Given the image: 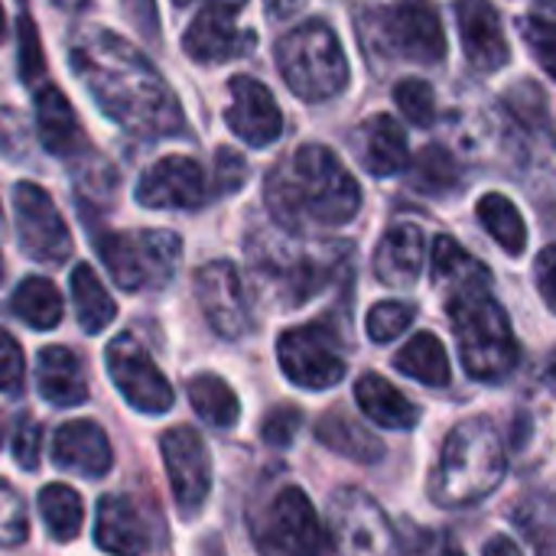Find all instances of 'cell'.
Instances as JSON below:
<instances>
[{
    "label": "cell",
    "instance_id": "cell-45",
    "mask_svg": "<svg viewBox=\"0 0 556 556\" xmlns=\"http://www.w3.org/2000/svg\"><path fill=\"white\" fill-rule=\"evenodd\" d=\"M534 280H538V290L547 303V309L556 313V244L544 248L534 261Z\"/></svg>",
    "mask_w": 556,
    "mask_h": 556
},
{
    "label": "cell",
    "instance_id": "cell-43",
    "mask_svg": "<svg viewBox=\"0 0 556 556\" xmlns=\"http://www.w3.org/2000/svg\"><path fill=\"white\" fill-rule=\"evenodd\" d=\"M39 450H42V427L33 417L20 420L16 437H13V459H16V466L26 469V472H36L39 469Z\"/></svg>",
    "mask_w": 556,
    "mask_h": 556
},
{
    "label": "cell",
    "instance_id": "cell-46",
    "mask_svg": "<svg viewBox=\"0 0 556 556\" xmlns=\"http://www.w3.org/2000/svg\"><path fill=\"white\" fill-rule=\"evenodd\" d=\"M124 10L130 13V20L137 23V29L147 39L156 36V7H153V0H124Z\"/></svg>",
    "mask_w": 556,
    "mask_h": 556
},
{
    "label": "cell",
    "instance_id": "cell-21",
    "mask_svg": "<svg viewBox=\"0 0 556 556\" xmlns=\"http://www.w3.org/2000/svg\"><path fill=\"white\" fill-rule=\"evenodd\" d=\"M36 130L42 147L62 160H75L88 150V140L68 98L52 81L36 85Z\"/></svg>",
    "mask_w": 556,
    "mask_h": 556
},
{
    "label": "cell",
    "instance_id": "cell-30",
    "mask_svg": "<svg viewBox=\"0 0 556 556\" xmlns=\"http://www.w3.org/2000/svg\"><path fill=\"white\" fill-rule=\"evenodd\" d=\"M365 166L375 176H394L407 166V137L391 114H378L365 130Z\"/></svg>",
    "mask_w": 556,
    "mask_h": 556
},
{
    "label": "cell",
    "instance_id": "cell-8",
    "mask_svg": "<svg viewBox=\"0 0 556 556\" xmlns=\"http://www.w3.org/2000/svg\"><path fill=\"white\" fill-rule=\"evenodd\" d=\"M329 525L332 544L342 556H397V534L384 508L358 489H339L332 495Z\"/></svg>",
    "mask_w": 556,
    "mask_h": 556
},
{
    "label": "cell",
    "instance_id": "cell-9",
    "mask_svg": "<svg viewBox=\"0 0 556 556\" xmlns=\"http://www.w3.org/2000/svg\"><path fill=\"white\" fill-rule=\"evenodd\" d=\"M277 358L283 375L306 391H326L345 378V358L339 355V342L323 323L287 329L277 339Z\"/></svg>",
    "mask_w": 556,
    "mask_h": 556
},
{
    "label": "cell",
    "instance_id": "cell-1",
    "mask_svg": "<svg viewBox=\"0 0 556 556\" xmlns=\"http://www.w3.org/2000/svg\"><path fill=\"white\" fill-rule=\"evenodd\" d=\"M68 62L94 104L143 140L176 137L186 130L182 108L160 72L127 39L108 29H85L68 49Z\"/></svg>",
    "mask_w": 556,
    "mask_h": 556
},
{
    "label": "cell",
    "instance_id": "cell-39",
    "mask_svg": "<svg viewBox=\"0 0 556 556\" xmlns=\"http://www.w3.org/2000/svg\"><path fill=\"white\" fill-rule=\"evenodd\" d=\"M23 384H26V358H23V349H20V342L7 329H0V394L20 397L23 394Z\"/></svg>",
    "mask_w": 556,
    "mask_h": 556
},
{
    "label": "cell",
    "instance_id": "cell-37",
    "mask_svg": "<svg viewBox=\"0 0 556 556\" xmlns=\"http://www.w3.org/2000/svg\"><path fill=\"white\" fill-rule=\"evenodd\" d=\"M417 309L410 303H397V300H388V303H378L371 306L368 313V339L371 342H394L401 332H407V326L414 323Z\"/></svg>",
    "mask_w": 556,
    "mask_h": 556
},
{
    "label": "cell",
    "instance_id": "cell-55",
    "mask_svg": "<svg viewBox=\"0 0 556 556\" xmlns=\"http://www.w3.org/2000/svg\"><path fill=\"white\" fill-rule=\"evenodd\" d=\"M0 443H3V433H0Z\"/></svg>",
    "mask_w": 556,
    "mask_h": 556
},
{
    "label": "cell",
    "instance_id": "cell-13",
    "mask_svg": "<svg viewBox=\"0 0 556 556\" xmlns=\"http://www.w3.org/2000/svg\"><path fill=\"white\" fill-rule=\"evenodd\" d=\"M267 538L274 551L283 556H332V534L323 528L313 502L303 489L287 485L267 515Z\"/></svg>",
    "mask_w": 556,
    "mask_h": 556
},
{
    "label": "cell",
    "instance_id": "cell-33",
    "mask_svg": "<svg viewBox=\"0 0 556 556\" xmlns=\"http://www.w3.org/2000/svg\"><path fill=\"white\" fill-rule=\"evenodd\" d=\"M39 515H42V525L46 531L59 541V544H68L78 538L81 525H85V508H81V495L62 482H52L39 492Z\"/></svg>",
    "mask_w": 556,
    "mask_h": 556
},
{
    "label": "cell",
    "instance_id": "cell-36",
    "mask_svg": "<svg viewBox=\"0 0 556 556\" xmlns=\"http://www.w3.org/2000/svg\"><path fill=\"white\" fill-rule=\"evenodd\" d=\"M394 101L401 108V114L417 124V127H430L437 121V94L424 78H404L394 85Z\"/></svg>",
    "mask_w": 556,
    "mask_h": 556
},
{
    "label": "cell",
    "instance_id": "cell-15",
    "mask_svg": "<svg viewBox=\"0 0 556 556\" xmlns=\"http://www.w3.org/2000/svg\"><path fill=\"white\" fill-rule=\"evenodd\" d=\"M195 300L208 326L222 339H241L251 329V303L241 274L228 261H212L195 270Z\"/></svg>",
    "mask_w": 556,
    "mask_h": 556
},
{
    "label": "cell",
    "instance_id": "cell-29",
    "mask_svg": "<svg viewBox=\"0 0 556 556\" xmlns=\"http://www.w3.org/2000/svg\"><path fill=\"white\" fill-rule=\"evenodd\" d=\"M433 280L437 287L450 296L459 293L466 287H479V283H492L489 270L453 238L440 235L433 241Z\"/></svg>",
    "mask_w": 556,
    "mask_h": 556
},
{
    "label": "cell",
    "instance_id": "cell-38",
    "mask_svg": "<svg viewBox=\"0 0 556 556\" xmlns=\"http://www.w3.org/2000/svg\"><path fill=\"white\" fill-rule=\"evenodd\" d=\"M29 538V518L20 492L0 479V547H20Z\"/></svg>",
    "mask_w": 556,
    "mask_h": 556
},
{
    "label": "cell",
    "instance_id": "cell-48",
    "mask_svg": "<svg viewBox=\"0 0 556 556\" xmlns=\"http://www.w3.org/2000/svg\"><path fill=\"white\" fill-rule=\"evenodd\" d=\"M482 556H525V554L518 551V544H515L511 538H492V541L485 544Z\"/></svg>",
    "mask_w": 556,
    "mask_h": 556
},
{
    "label": "cell",
    "instance_id": "cell-53",
    "mask_svg": "<svg viewBox=\"0 0 556 556\" xmlns=\"http://www.w3.org/2000/svg\"><path fill=\"white\" fill-rule=\"evenodd\" d=\"M173 3H176V7H189L192 0H173Z\"/></svg>",
    "mask_w": 556,
    "mask_h": 556
},
{
    "label": "cell",
    "instance_id": "cell-16",
    "mask_svg": "<svg viewBox=\"0 0 556 556\" xmlns=\"http://www.w3.org/2000/svg\"><path fill=\"white\" fill-rule=\"evenodd\" d=\"M254 270H261V277L270 280L287 296V303H306L326 283L329 261L326 254H303L290 241L261 238L254 244Z\"/></svg>",
    "mask_w": 556,
    "mask_h": 556
},
{
    "label": "cell",
    "instance_id": "cell-12",
    "mask_svg": "<svg viewBox=\"0 0 556 556\" xmlns=\"http://www.w3.org/2000/svg\"><path fill=\"white\" fill-rule=\"evenodd\" d=\"M163 466L182 518H195L212 492V456L192 427H173L160 437Z\"/></svg>",
    "mask_w": 556,
    "mask_h": 556
},
{
    "label": "cell",
    "instance_id": "cell-23",
    "mask_svg": "<svg viewBox=\"0 0 556 556\" xmlns=\"http://www.w3.org/2000/svg\"><path fill=\"white\" fill-rule=\"evenodd\" d=\"M424 261H427V248L420 228L394 225L375 251V274L388 287H414L424 274Z\"/></svg>",
    "mask_w": 556,
    "mask_h": 556
},
{
    "label": "cell",
    "instance_id": "cell-35",
    "mask_svg": "<svg viewBox=\"0 0 556 556\" xmlns=\"http://www.w3.org/2000/svg\"><path fill=\"white\" fill-rule=\"evenodd\" d=\"M459 182V169H456V160L450 156V150L443 147H427L417 153L414 166H410V186L417 192H427V195H446L453 192Z\"/></svg>",
    "mask_w": 556,
    "mask_h": 556
},
{
    "label": "cell",
    "instance_id": "cell-49",
    "mask_svg": "<svg viewBox=\"0 0 556 556\" xmlns=\"http://www.w3.org/2000/svg\"><path fill=\"white\" fill-rule=\"evenodd\" d=\"M427 556H466L453 541H446V538H437V541H430L427 544Z\"/></svg>",
    "mask_w": 556,
    "mask_h": 556
},
{
    "label": "cell",
    "instance_id": "cell-10",
    "mask_svg": "<svg viewBox=\"0 0 556 556\" xmlns=\"http://www.w3.org/2000/svg\"><path fill=\"white\" fill-rule=\"evenodd\" d=\"M13 215L20 248L36 264H62L72 257V235L65 218L59 215L52 195L36 182L13 186Z\"/></svg>",
    "mask_w": 556,
    "mask_h": 556
},
{
    "label": "cell",
    "instance_id": "cell-34",
    "mask_svg": "<svg viewBox=\"0 0 556 556\" xmlns=\"http://www.w3.org/2000/svg\"><path fill=\"white\" fill-rule=\"evenodd\" d=\"M479 212V222L485 225V231L495 238L498 248H505L508 254H525V244H528V225L521 218V212L515 208L511 199H505L502 192H489L479 199L476 205Z\"/></svg>",
    "mask_w": 556,
    "mask_h": 556
},
{
    "label": "cell",
    "instance_id": "cell-18",
    "mask_svg": "<svg viewBox=\"0 0 556 556\" xmlns=\"http://www.w3.org/2000/svg\"><path fill=\"white\" fill-rule=\"evenodd\" d=\"M228 94L231 101L225 108V121L235 137H241L248 147H270L283 130V114L270 88L251 75H235L228 81Z\"/></svg>",
    "mask_w": 556,
    "mask_h": 556
},
{
    "label": "cell",
    "instance_id": "cell-40",
    "mask_svg": "<svg viewBox=\"0 0 556 556\" xmlns=\"http://www.w3.org/2000/svg\"><path fill=\"white\" fill-rule=\"evenodd\" d=\"M521 36H525L528 49L534 52L538 65L556 78V23L541 20V16L521 20Z\"/></svg>",
    "mask_w": 556,
    "mask_h": 556
},
{
    "label": "cell",
    "instance_id": "cell-4",
    "mask_svg": "<svg viewBox=\"0 0 556 556\" xmlns=\"http://www.w3.org/2000/svg\"><path fill=\"white\" fill-rule=\"evenodd\" d=\"M446 309L469 378L505 381L518 365V342L502 303L492 296V283L450 293Z\"/></svg>",
    "mask_w": 556,
    "mask_h": 556
},
{
    "label": "cell",
    "instance_id": "cell-3",
    "mask_svg": "<svg viewBox=\"0 0 556 556\" xmlns=\"http://www.w3.org/2000/svg\"><path fill=\"white\" fill-rule=\"evenodd\" d=\"M508 472L505 446L492 420L472 417L453 427L430 476V498L443 508H466L489 498Z\"/></svg>",
    "mask_w": 556,
    "mask_h": 556
},
{
    "label": "cell",
    "instance_id": "cell-11",
    "mask_svg": "<svg viewBox=\"0 0 556 556\" xmlns=\"http://www.w3.org/2000/svg\"><path fill=\"white\" fill-rule=\"evenodd\" d=\"M108 375L117 388V394L140 414H166L176 401L169 381L163 378V371L153 365V358L147 355V349L134 339V336H117L108 352Z\"/></svg>",
    "mask_w": 556,
    "mask_h": 556
},
{
    "label": "cell",
    "instance_id": "cell-42",
    "mask_svg": "<svg viewBox=\"0 0 556 556\" xmlns=\"http://www.w3.org/2000/svg\"><path fill=\"white\" fill-rule=\"evenodd\" d=\"M42 72H46V62H42V49H39L36 26H33L29 16H23L20 20V75L26 78V85L36 88V85H42L39 81Z\"/></svg>",
    "mask_w": 556,
    "mask_h": 556
},
{
    "label": "cell",
    "instance_id": "cell-7",
    "mask_svg": "<svg viewBox=\"0 0 556 556\" xmlns=\"http://www.w3.org/2000/svg\"><path fill=\"white\" fill-rule=\"evenodd\" d=\"M378 39L410 62H440L446 55V33L430 0H378Z\"/></svg>",
    "mask_w": 556,
    "mask_h": 556
},
{
    "label": "cell",
    "instance_id": "cell-51",
    "mask_svg": "<svg viewBox=\"0 0 556 556\" xmlns=\"http://www.w3.org/2000/svg\"><path fill=\"white\" fill-rule=\"evenodd\" d=\"M52 3H55L59 10H68V13H72V10H81L88 0H52Z\"/></svg>",
    "mask_w": 556,
    "mask_h": 556
},
{
    "label": "cell",
    "instance_id": "cell-19",
    "mask_svg": "<svg viewBox=\"0 0 556 556\" xmlns=\"http://www.w3.org/2000/svg\"><path fill=\"white\" fill-rule=\"evenodd\" d=\"M456 20H459L463 49L472 68L498 72L511 59L502 16L492 0H456Z\"/></svg>",
    "mask_w": 556,
    "mask_h": 556
},
{
    "label": "cell",
    "instance_id": "cell-54",
    "mask_svg": "<svg viewBox=\"0 0 556 556\" xmlns=\"http://www.w3.org/2000/svg\"><path fill=\"white\" fill-rule=\"evenodd\" d=\"M0 277H3V261H0Z\"/></svg>",
    "mask_w": 556,
    "mask_h": 556
},
{
    "label": "cell",
    "instance_id": "cell-6",
    "mask_svg": "<svg viewBox=\"0 0 556 556\" xmlns=\"http://www.w3.org/2000/svg\"><path fill=\"white\" fill-rule=\"evenodd\" d=\"M101 264L121 290H143L169 283L182 241L173 231H104L94 238Z\"/></svg>",
    "mask_w": 556,
    "mask_h": 556
},
{
    "label": "cell",
    "instance_id": "cell-24",
    "mask_svg": "<svg viewBox=\"0 0 556 556\" xmlns=\"http://www.w3.org/2000/svg\"><path fill=\"white\" fill-rule=\"evenodd\" d=\"M36 388L39 397L52 407H78L88 401V381L85 368L75 352L62 345H49L36 358Z\"/></svg>",
    "mask_w": 556,
    "mask_h": 556
},
{
    "label": "cell",
    "instance_id": "cell-20",
    "mask_svg": "<svg viewBox=\"0 0 556 556\" xmlns=\"http://www.w3.org/2000/svg\"><path fill=\"white\" fill-rule=\"evenodd\" d=\"M52 463L81 479H104L114 463L111 440L94 420L62 424L52 437Z\"/></svg>",
    "mask_w": 556,
    "mask_h": 556
},
{
    "label": "cell",
    "instance_id": "cell-2",
    "mask_svg": "<svg viewBox=\"0 0 556 556\" xmlns=\"http://www.w3.org/2000/svg\"><path fill=\"white\" fill-rule=\"evenodd\" d=\"M267 205L287 231L339 228L358 215L362 189L329 147L306 143L267 176Z\"/></svg>",
    "mask_w": 556,
    "mask_h": 556
},
{
    "label": "cell",
    "instance_id": "cell-52",
    "mask_svg": "<svg viewBox=\"0 0 556 556\" xmlns=\"http://www.w3.org/2000/svg\"><path fill=\"white\" fill-rule=\"evenodd\" d=\"M7 36V16H3V7H0V39Z\"/></svg>",
    "mask_w": 556,
    "mask_h": 556
},
{
    "label": "cell",
    "instance_id": "cell-32",
    "mask_svg": "<svg viewBox=\"0 0 556 556\" xmlns=\"http://www.w3.org/2000/svg\"><path fill=\"white\" fill-rule=\"evenodd\" d=\"M189 404L192 410L218 430H231L241 417V404L238 394L228 388V381H222L218 375H195L189 381Z\"/></svg>",
    "mask_w": 556,
    "mask_h": 556
},
{
    "label": "cell",
    "instance_id": "cell-27",
    "mask_svg": "<svg viewBox=\"0 0 556 556\" xmlns=\"http://www.w3.org/2000/svg\"><path fill=\"white\" fill-rule=\"evenodd\" d=\"M394 368L427 388H446L453 378L450 355L433 332H417L394 358Z\"/></svg>",
    "mask_w": 556,
    "mask_h": 556
},
{
    "label": "cell",
    "instance_id": "cell-47",
    "mask_svg": "<svg viewBox=\"0 0 556 556\" xmlns=\"http://www.w3.org/2000/svg\"><path fill=\"white\" fill-rule=\"evenodd\" d=\"M303 3H306V0H264V7H267V13H270L274 20H287V16H293Z\"/></svg>",
    "mask_w": 556,
    "mask_h": 556
},
{
    "label": "cell",
    "instance_id": "cell-14",
    "mask_svg": "<svg viewBox=\"0 0 556 556\" xmlns=\"http://www.w3.org/2000/svg\"><path fill=\"white\" fill-rule=\"evenodd\" d=\"M244 3L248 0H208V7L189 23L182 36L186 55L202 65H218L254 49L257 36L238 29V20H235Z\"/></svg>",
    "mask_w": 556,
    "mask_h": 556
},
{
    "label": "cell",
    "instance_id": "cell-44",
    "mask_svg": "<svg viewBox=\"0 0 556 556\" xmlns=\"http://www.w3.org/2000/svg\"><path fill=\"white\" fill-rule=\"evenodd\" d=\"M244 176H248L244 156L235 153V150H228V147H222V150L215 153V182H218V192H235V189H241Z\"/></svg>",
    "mask_w": 556,
    "mask_h": 556
},
{
    "label": "cell",
    "instance_id": "cell-17",
    "mask_svg": "<svg viewBox=\"0 0 556 556\" xmlns=\"http://www.w3.org/2000/svg\"><path fill=\"white\" fill-rule=\"evenodd\" d=\"M134 199L143 208H156V212H166V208H182V212L202 208L205 199H208L205 173L189 156H163L150 169H143Z\"/></svg>",
    "mask_w": 556,
    "mask_h": 556
},
{
    "label": "cell",
    "instance_id": "cell-5",
    "mask_svg": "<svg viewBox=\"0 0 556 556\" xmlns=\"http://www.w3.org/2000/svg\"><path fill=\"white\" fill-rule=\"evenodd\" d=\"M277 68L303 101H329L349 85V62L329 23L309 20L277 42Z\"/></svg>",
    "mask_w": 556,
    "mask_h": 556
},
{
    "label": "cell",
    "instance_id": "cell-22",
    "mask_svg": "<svg viewBox=\"0 0 556 556\" xmlns=\"http://www.w3.org/2000/svg\"><path fill=\"white\" fill-rule=\"evenodd\" d=\"M94 544L111 556H143L147 554V528L137 508L124 495H104L98 502L94 521Z\"/></svg>",
    "mask_w": 556,
    "mask_h": 556
},
{
    "label": "cell",
    "instance_id": "cell-31",
    "mask_svg": "<svg viewBox=\"0 0 556 556\" xmlns=\"http://www.w3.org/2000/svg\"><path fill=\"white\" fill-rule=\"evenodd\" d=\"M10 309L16 319H23L29 329H55L62 323V296L52 280L46 277H26L10 300Z\"/></svg>",
    "mask_w": 556,
    "mask_h": 556
},
{
    "label": "cell",
    "instance_id": "cell-50",
    "mask_svg": "<svg viewBox=\"0 0 556 556\" xmlns=\"http://www.w3.org/2000/svg\"><path fill=\"white\" fill-rule=\"evenodd\" d=\"M544 381H547V388L556 391V352L547 358V368H544Z\"/></svg>",
    "mask_w": 556,
    "mask_h": 556
},
{
    "label": "cell",
    "instance_id": "cell-28",
    "mask_svg": "<svg viewBox=\"0 0 556 556\" xmlns=\"http://www.w3.org/2000/svg\"><path fill=\"white\" fill-rule=\"evenodd\" d=\"M72 303H75V319L88 336H98L117 316V306H114L111 293L104 290V283L94 274L91 264H75V270H72Z\"/></svg>",
    "mask_w": 556,
    "mask_h": 556
},
{
    "label": "cell",
    "instance_id": "cell-25",
    "mask_svg": "<svg viewBox=\"0 0 556 556\" xmlns=\"http://www.w3.org/2000/svg\"><path fill=\"white\" fill-rule=\"evenodd\" d=\"M355 401L362 414L381 430H414L420 424V407L378 371H368L358 378Z\"/></svg>",
    "mask_w": 556,
    "mask_h": 556
},
{
    "label": "cell",
    "instance_id": "cell-41",
    "mask_svg": "<svg viewBox=\"0 0 556 556\" xmlns=\"http://www.w3.org/2000/svg\"><path fill=\"white\" fill-rule=\"evenodd\" d=\"M300 427H303V414L296 407H277V410H270L264 417L261 437H264V443H270L277 450H287L296 440Z\"/></svg>",
    "mask_w": 556,
    "mask_h": 556
},
{
    "label": "cell",
    "instance_id": "cell-26",
    "mask_svg": "<svg viewBox=\"0 0 556 556\" xmlns=\"http://www.w3.org/2000/svg\"><path fill=\"white\" fill-rule=\"evenodd\" d=\"M316 440L326 450H332L345 459H355V463H378L384 456V443L371 430H365L355 417H349L342 410H332L319 420Z\"/></svg>",
    "mask_w": 556,
    "mask_h": 556
}]
</instances>
